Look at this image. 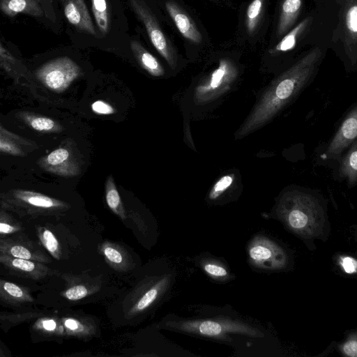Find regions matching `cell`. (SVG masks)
I'll list each match as a JSON object with an SVG mask.
<instances>
[{"label":"cell","mask_w":357,"mask_h":357,"mask_svg":"<svg viewBox=\"0 0 357 357\" xmlns=\"http://www.w3.org/2000/svg\"><path fill=\"white\" fill-rule=\"evenodd\" d=\"M317 47L284 72L263 93L236 133L241 138L269 122L310 80L321 57Z\"/></svg>","instance_id":"cell-1"},{"label":"cell","mask_w":357,"mask_h":357,"mask_svg":"<svg viewBox=\"0 0 357 357\" xmlns=\"http://www.w3.org/2000/svg\"><path fill=\"white\" fill-rule=\"evenodd\" d=\"M281 211L290 227L295 230L312 233L318 227L320 219L318 206L307 195L289 194L282 200Z\"/></svg>","instance_id":"cell-2"},{"label":"cell","mask_w":357,"mask_h":357,"mask_svg":"<svg viewBox=\"0 0 357 357\" xmlns=\"http://www.w3.org/2000/svg\"><path fill=\"white\" fill-rule=\"evenodd\" d=\"M82 75V69L68 56L54 59L40 66L36 78L47 89L62 93Z\"/></svg>","instance_id":"cell-3"},{"label":"cell","mask_w":357,"mask_h":357,"mask_svg":"<svg viewBox=\"0 0 357 357\" xmlns=\"http://www.w3.org/2000/svg\"><path fill=\"white\" fill-rule=\"evenodd\" d=\"M130 6L144 24L152 45L165 59L169 66L175 68L177 56L169 39L161 29L155 15L142 0H129Z\"/></svg>","instance_id":"cell-4"},{"label":"cell","mask_w":357,"mask_h":357,"mask_svg":"<svg viewBox=\"0 0 357 357\" xmlns=\"http://www.w3.org/2000/svg\"><path fill=\"white\" fill-rule=\"evenodd\" d=\"M339 23L335 31V38L340 39L345 52L354 62L356 61L357 45V0H337Z\"/></svg>","instance_id":"cell-5"},{"label":"cell","mask_w":357,"mask_h":357,"mask_svg":"<svg viewBox=\"0 0 357 357\" xmlns=\"http://www.w3.org/2000/svg\"><path fill=\"white\" fill-rule=\"evenodd\" d=\"M2 204L13 207H23L33 211H45L62 208L66 206L63 202L40 192L15 189L0 195Z\"/></svg>","instance_id":"cell-6"},{"label":"cell","mask_w":357,"mask_h":357,"mask_svg":"<svg viewBox=\"0 0 357 357\" xmlns=\"http://www.w3.org/2000/svg\"><path fill=\"white\" fill-rule=\"evenodd\" d=\"M249 255L256 266L264 268H281L287 264V257L284 250L264 238H258L253 241Z\"/></svg>","instance_id":"cell-7"},{"label":"cell","mask_w":357,"mask_h":357,"mask_svg":"<svg viewBox=\"0 0 357 357\" xmlns=\"http://www.w3.org/2000/svg\"><path fill=\"white\" fill-rule=\"evenodd\" d=\"M37 164L43 170L59 176L72 177L79 173L73 153L65 147H59L41 157Z\"/></svg>","instance_id":"cell-8"},{"label":"cell","mask_w":357,"mask_h":357,"mask_svg":"<svg viewBox=\"0 0 357 357\" xmlns=\"http://www.w3.org/2000/svg\"><path fill=\"white\" fill-rule=\"evenodd\" d=\"M0 68L17 84L39 96V90L34 79L26 67L15 57L0 42Z\"/></svg>","instance_id":"cell-9"},{"label":"cell","mask_w":357,"mask_h":357,"mask_svg":"<svg viewBox=\"0 0 357 357\" xmlns=\"http://www.w3.org/2000/svg\"><path fill=\"white\" fill-rule=\"evenodd\" d=\"M236 74V68L231 61L221 59L218 68L212 73L208 79L196 88L195 100L202 102L209 99L222 85L232 81Z\"/></svg>","instance_id":"cell-10"},{"label":"cell","mask_w":357,"mask_h":357,"mask_svg":"<svg viewBox=\"0 0 357 357\" xmlns=\"http://www.w3.org/2000/svg\"><path fill=\"white\" fill-rule=\"evenodd\" d=\"M64 15L78 30L96 36L97 32L84 0H63Z\"/></svg>","instance_id":"cell-11"},{"label":"cell","mask_w":357,"mask_h":357,"mask_svg":"<svg viewBox=\"0 0 357 357\" xmlns=\"http://www.w3.org/2000/svg\"><path fill=\"white\" fill-rule=\"evenodd\" d=\"M165 8L181 34L195 43H200L202 36L191 17L176 3L168 1Z\"/></svg>","instance_id":"cell-12"},{"label":"cell","mask_w":357,"mask_h":357,"mask_svg":"<svg viewBox=\"0 0 357 357\" xmlns=\"http://www.w3.org/2000/svg\"><path fill=\"white\" fill-rule=\"evenodd\" d=\"M357 135V111L355 108L343 121L338 132L331 141L327 153L337 155L353 142Z\"/></svg>","instance_id":"cell-13"},{"label":"cell","mask_w":357,"mask_h":357,"mask_svg":"<svg viewBox=\"0 0 357 357\" xmlns=\"http://www.w3.org/2000/svg\"><path fill=\"white\" fill-rule=\"evenodd\" d=\"M0 10L9 17L20 13L41 17L45 13L40 0H0Z\"/></svg>","instance_id":"cell-14"},{"label":"cell","mask_w":357,"mask_h":357,"mask_svg":"<svg viewBox=\"0 0 357 357\" xmlns=\"http://www.w3.org/2000/svg\"><path fill=\"white\" fill-rule=\"evenodd\" d=\"M16 116L31 129L42 133H56L63 130L62 126L53 119L30 112H20Z\"/></svg>","instance_id":"cell-15"},{"label":"cell","mask_w":357,"mask_h":357,"mask_svg":"<svg viewBox=\"0 0 357 357\" xmlns=\"http://www.w3.org/2000/svg\"><path fill=\"white\" fill-rule=\"evenodd\" d=\"M303 0H282L277 26V36L286 34L296 21Z\"/></svg>","instance_id":"cell-16"},{"label":"cell","mask_w":357,"mask_h":357,"mask_svg":"<svg viewBox=\"0 0 357 357\" xmlns=\"http://www.w3.org/2000/svg\"><path fill=\"white\" fill-rule=\"evenodd\" d=\"M131 50L139 65L154 77H161L165 70L158 59L137 40L130 42Z\"/></svg>","instance_id":"cell-17"},{"label":"cell","mask_w":357,"mask_h":357,"mask_svg":"<svg viewBox=\"0 0 357 357\" xmlns=\"http://www.w3.org/2000/svg\"><path fill=\"white\" fill-rule=\"evenodd\" d=\"M310 22V17L303 20L289 33H287L282 40L273 48L270 50L269 52L274 54L292 50L295 47L298 38L307 28Z\"/></svg>","instance_id":"cell-18"},{"label":"cell","mask_w":357,"mask_h":357,"mask_svg":"<svg viewBox=\"0 0 357 357\" xmlns=\"http://www.w3.org/2000/svg\"><path fill=\"white\" fill-rule=\"evenodd\" d=\"M265 0H252L249 4L245 15V26L249 35H253L261 19Z\"/></svg>","instance_id":"cell-19"},{"label":"cell","mask_w":357,"mask_h":357,"mask_svg":"<svg viewBox=\"0 0 357 357\" xmlns=\"http://www.w3.org/2000/svg\"><path fill=\"white\" fill-rule=\"evenodd\" d=\"M92 11L98 29L107 34L109 28V16L106 0H91Z\"/></svg>","instance_id":"cell-20"},{"label":"cell","mask_w":357,"mask_h":357,"mask_svg":"<svg viewBox=\"0 0 357 357\" xmlns=\"http://www.w3.org/2000/svg\"><path fill=\"white\" fill-rule=\"evenodd\" d=\"M341 176L348 178L350 184H354L357 180V150L356 143L354 142L351 149L342 160L340 169Z\"/></svg>","instance_id":"cell-21"},{"label":"cell","mask_w":357,"mask_h":357,"mask_svg":"<svg viewBox=\"0 0 357 357\" xmlns=\"http://www.w3.org/2000/svg\"><path fill=\"white\" fill-rule=\"evenodd\" d=\"M184 326L188 331H197L202 335L208 336L220 335L227 329L220 323L213 321L186 323Z\"/></svg>","instance_id":"cell-22"},{"label":"cell","mask_w":357,"mask_h":357,"mask_svg":"<svg viewBox=\"0 0 357 357\" xmlns=\"http://www.w3.org/2000/svg\"><path fill=\"white\" fill-rule=\"evenodd\" d=\"M105 191L106 202L108 206L113 212L123 217L124 212L121 197L112 175H109L107 179Z\"/></svg>","instance_id":"cell-23"},{"label":"cell","mask_w":357,"mask_h":357,"mask_svg":"<svg viewBox=\"0 0 357 357\" xmlns=\"http://www.w3.org/2000/svg\"><path fill=\"white\" fill-rule=\"evenodd\" d=\"M25 149L20 144L0 133V153L24 157L27 155Z\"/></svg>","instance_id":"cell-24"},{"label":"cell","mask_w":357,"mask_h":357,"mask_svg":"<svg viewBox=\"0 0 357 357\" xmlns=\"http://www.w3.org/2000/svg\"><path fill=\"white\" fill-rule=\"evenodd\" d=\"M0 261H5L8 266L24 272L31 273L38 268L37 264L31 260L14 257L11 258L6 255L0 256Z\"/></svg>","instance_id":"cell-25"},{"label":"cell","mask_w":357,"mask_h":357,"mask_svg":"<svg viewBox=\"0 0 357 357\" xmlns=\"http://www.w3.org/2000/svg\"><path fill=\"white\" fill-rule=\"evenodd\" d=\"M0 133L5 137L15 141L17 144L24 147L26 149L34 150L38 149V145L34 142L9 130L1 123H0Z\"/></svg>","instance_id":"cell-26"},{"label":"cell","mask_w":357,"mask_h":357,"mask_svg":"<svg viewBox=\"0 0 357 357\" xmlns=\"http://www.w3.org/2000/svg\"><path fill=\"white\" fill-rule=\"evenodd\" d=\"M233 176L231 175H225L220 178L213 185L209 194V198L214 199L219 197L224 191H225L232 183Z\"/></svg>","instance_id":"cell-27"},{"label":"cell","mask_w":357,"mask_h":357,"mask_svg":"<svg viewBox=\"0 0 357 357\" xmlns=\"http://www.w3.org/2000/svg\"><path fill=\"white\" fill-rule=\"evenodd\" d=\"M42 241L46 249L54 257L59 258V243L54 235L48 229H44L42 234Z\"/></svg>","instance_id":"cell-28"},{"label":"cell","mask_w":357,"mask_h":357,"mask_svg":"<svg viewBox=\"0 0 357 357\" xmlns=\"http://www.w3.org/2000/svg\"><path fill=\"white\" fill-rule=\"evenodd\" d=\"M3 292L16 300H26L27 296L19 286L8 282H2Z\"/></svg>","instance_id":"cell-29"},{"label":"cell","mask_w":357,"mask_h":357,"mask_svg":"<svg viewBox=\"0 0 357 357\" xmlns=\"http://www.w3.org/2000/svg\"><path fill=\"white\" fill-rule=\"evenodd\" d=\"M158 291L156 288H152L146 291L143 296L139 300L135 305V311L144 310L148 307L157 298Z\"/></svg>","instance_id":"cell-30"},{"label":"cell","mask_w":357,"mask_h":357,"mask_svg":"<svg viewBox=\"0 0 357 357\" xmlns=\"http://www.w3.org/2000/svg\"><path fill=\"white\" fill-rule=\"evenodd\" d=\"M6 252L14 257L29 260L37 259V257L32 254L31 250L20 245H14L8 247Z\"/></svg>","instance_id":"cell-31"},{"label":"cell","mask_w":357,"mask_h":357,"mask_svg":"<svg viewBox=\"0 0 357 357\" xmlns=\"http://www.w3.org/2000/svg\"><path fill=\"white\" fill-rule=\"evenodd\" d=\"M93 112L99 115H110L116 112L115 109L109 103L103 100H96L91 105Z\"/></svg>","instance_id":"cell-32"},{"label":"cell","mask_w":357,"mask_h":357,"mask_svg":"<svg viewBox=\"0 0 357 357\" xmlns=\"http://www.w3.org/2000/svg\"><path fill=\"white\" fill-rule=\"evenodd\" d=\"M88 294L86 288L83 285H76L65 292V296L70 301H77L85 297Z\"/></svg>","instance_id":"cell-33"},{"label":"cell","mask_w":357,"mask_h":357,"mask_svg":"<svg viewBox=\"0 0 357 357\" xmlns=\"http://www.w3.org/2000/svg\"><path fill=\"white\" fill-rule=\"evenodd\" d=\"M340 264L347 273L351 274L356 272L357 261L352 257L346 256L342 257Z\"/></svg>","instance_id":"cell-34"},{"label":"cell","mask_w":357,"mask_h":357,"mask_svg":"<svg viewBox=\"0 0 357 357\" xmlns=\"http://www.w3.org/2000/svg\"><path fill=\"white\" fill-rule=\"evenodd\" d=\"M204 268L208 274L215 277H224L227 275L226 269L217 264H207Z\"/></svg>","instance_id":"cell-35"},{"label":"cell","mask_w":357,"mask_h":357,"mask_svg":"<svg viewBox=\"0 0 357 357\" xmlns=\"http://www.w3.org/2000/svg\"><path fill=\"white\" fill-rule=\"evenodd\" d=\"M103 252L106 257L112 262L120 264L123 261L121 254L114 248L106 247L104 249Z\"/></svg>","instance_id":"cell-36"},{"label":"cell","mask_w":357,"mask_h":357,"mask_svg":"<svg viewBox=\"0 0 357 357\" xmlns=\"http://www.w3.org/2000/svg\"><path fill=\"white\" fill-rule=\"evenodd\" d=\"M344 353L351 357L357 356V342L356 339L347 341L343 346Z\"/></svg>","instance_id":"cell-37"},{"label":"cell","mask_w":357,"mask_h":357,"mask_svg":"<svg viewBox=\"0 0 357 357\" xmlns=\"http://www.w3.org/2000/svg\"><path fill=\"white\" fill-rule=\"evenodd\" d=\"M16 229L12 225L0 222V233L1 234H10L14 232Z\"/></svg>","instance_id":"cell-38"},{"label":"cell","mask_w":357,"mask_h":357,"mask_svg":"<svg viewBox=\"0 0 357 357\" xmlns=\"http://www.w3.org/2000/svg\"><path fill=\"white\" fill-rule=\"evenodd\" d=\"M65 326L73 331L77 330L79 327V323L73 319H68L65 321Z\"/></svg>","instance_id":"cell-39"},{"label":"cell","mask_w":357,"mask_h":357,"mask_svg":"<svg viewBox=\"0 0 357 357\" xmlns=\"http://www.w3.org/2000/svg\"><path fill=\"white\" fill-rule=\"evenodd\" d=\"M43 326L45 328V329L47 331H53L55 329L56 324L54 320L49 319L44 321L43 322Z\"/></svg>","instance_id":"cell-40"}]
</instances>
